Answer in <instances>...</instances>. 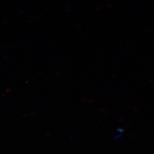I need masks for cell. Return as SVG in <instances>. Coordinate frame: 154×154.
Returning a JSON list of instances; mask_svg holds the SVG:
<instances>
[{
  "instance_id": "obj_1",
  "label": "cell",
  "mask_w": 154,
  "mask_h": 154,
  "mask_svg": "<svg viewBox=\"0 0 154 154\" xmlns=\"http://www.w3.org/2000/svg\"><path fill=\"white\" fill-rule=\"evenodd\" d=\"M124 134V128H118L116 129V134L114 136V139H118L120 137H122L123 136V134Z\"/></svg>"
}]
</instances>
